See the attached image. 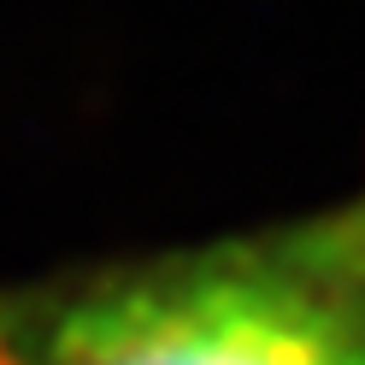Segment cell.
Returning <instances> with one entry per match:
<instances>
[{"label":"cell","mask_w":365,"mask_h":365,"mask_svg":"<svg viewBox=\"0 0 365 365\" xmlns=\"http://www.w3.org/2000/svg\"><path fill=\"white\" fill-rule=\"evenodd\" d=\"M0 365H365V177L271 224L0 283Z\"/></svg>","instance_id":"1"}]
</instances>
